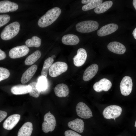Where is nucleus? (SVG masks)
<instances>
[{"label": "nucleus", "instance_id": "3", "mask_svg": "<svg viewBox=\"0 0 136 136\" xmlns=\"http://www.w3.org/2000/svg\"><path fill=\"white\" fill-rule=\"evenodd\" d=\"M99 24L96 21L87 20L82 21L77 23L76 29L78 32L85 33L91 32L97 30Z\"/></svg>", "mask_w": 136, "mask_h": 136}, {"label": "nucleus", "instance_id": "8", "mask_svg": "<svg viewBox=\"0 0 136 136\" xmlns=\"http://www.w3.org/2000/svg\"><path fill=\"white\" fill-rule=\"evenodd\" d=\"M29 50V49L26 45L16 46L10 50L9 52V55L11 58L13 59L21 57L26 55Z\"/></svg>", "mask_w": 136, "mask_h": 136}, {"label": "nucleus", "instance_id": "29", "mask_svg": "<svg viewBox=\"0 0 136 136\" xmlns=\"http://www.w3.org/2000/svg\"><path fill=\"white\" fill-rule=\"evenodd\" d=\"M37 86L38 89L41 91L46 90L48 86L46 77L43 76L40 77L38 80Z\"/></svg>", "mask_w": 136, "mask_h": 136}, {"label": "nucleus", "instance_id": "41", "mask_svg": "<svg viewBox=\"0 0 136 136\" xmlns=\"http://www.w3.org/2000/svg\"></svg>", "mask_w": 136, "mask_h": 136}, {"label": "nucleus", "instance_id": "27", "mask_svg": "<svg viewBox=\"0 0 136 136\" xmlns=\"http://www.w3.org/2000/svg\"><path fill=\"white\" fill-rule=\"evenodd\" d=\"M103 1L102 0H92L89 3L83 6L82 9L86 11L95 8L101 4Z\"/></svg>", "mask_w": 136, "mask_h": 136}, {"label": "nucleus", "instance_id": "13", "mask_svg": "<svg viewBox=\"0 0 136 136\" xmlns=\"http://www.w3.org/2000/svg\"><path fill=\"white\" fill-rule=\"evenodd\" d=\"M18 5L16 3L7 1L0 2V13H4L13 12L18 8Z\"/></svg>", "mask_w": 136, "mask_h": 136}, {"label": "nucleus", "instance_id": "17", "mask_svg": "<svg viewBox=\"0 0 136 136\" xmlns=\"http://www.w3.org/2000/svg\"><path fill=\"white\" fill-rule=\"evenodd\" d=\"M37 69V66L33 65L28 68L23 74L21 79V82L23 84L28 82L35 73Z\"/></svg>", "mask_w": 136, "mask_h": 136}, {"label": "nucleus", "instance_id": "23", "mask_svg": "<svg viewBox=\"0 0 136 136\" xmlns=\"http://www.w3.org/2000/svg\"><path fill=\"white\" fill-rule=\"evenodd\" d=\"M41 53L39 50H37L28 56L24 61L25 64L27 65H31L36 62L41 57Z\"/></svg>", "mask_w": 136, "mask_h": 136}, {"label": "nucleus", "instance_id": "20", "mask_svg": "<svg viewBox=\"0 0 136 136\" xmlns=\"http://www.w3.org/2000/svg\"><path fill=\"white\" fill-rule=\"evenodd\" d=\"M54 91L56 95L60 97H66L70 92L68 86L63 83L57 84L54 88Z\"/></svg>", "mask_w": 136, "mask_h": 136}, {"label": "nucleus", "instance_id": "9", "mask_svg": "<svg viewBox=\"0 0 136 136\" xmlns=\"http://www.w3.org/2000/svg\"><path fill=\"white\" fill-rule=\"evenodd\" d=\"M77 115L81 118L88 119L92 117V111L89 107L85 103L79 102L76 107Z\"/></svg>", "mask_w": 136, "mask_h": 136}, {"label": "nucleus", "instance_id": "32", "mask_svg": "<svg viewBox=\"0 0 136 136\" xmlns=\"http://www.w3.org/2000/svg\"><path fill=\"white\" fill-rule=\"evenodd\" d=\"M65 136H82L77 132L71 130L66 131L64 132Z\"/></svg>", "mask_w": 136, "mask_h": 136}, {"label": "nucleus", "instance_id": "6", "mask_svg": "<svg viewBox=\"0 0 136 136\" xmlns=\"http://www.w3.org/2000/svg\"><path fill=\"white\" fill-rule=\"evenodd\" d=\"M122 110V109L119 106L111 105L105 109L103 114L104 118L106 119H113L119 117L121 114Z\"/></svg>", "mask_w": 136, "mask_h": 136}, {"label": "nucleus", "instance_id": "1", "mask_svg": "<svg viewBox=\"0 0 136 136\" xmlns=\"http://www.w3.org/2000/svg\"><path fill=\"white\" fill-rule=\"evenodd\" d=\"M61 12L58 7H54L49 10L39 20L38 24L41 27L47 26L53 23L58 18Z\"/></svg>", "mask_w": 136, "mask_h": 136}, {"label": "nucleus", "instance_id": "10", "mask_svg": "<svg viewBox=\"0 0 136 136\" xmlns=\"http://www.w3.org/2000/svg\"><path fill=\"white\" fill-rule=\"evenodd\" d=\"M112 86V83L109 80L104 78L95 83L93 85V88L97 92L103 91H107L110 89Z\"/></svg>", "mask_w": 136, "mask_h": 136}, {"label": "nucleus", "instance_id": "19", "mask_svg": "<svg viewBox=\"0 0 136 136\" xmlns=\"http://www.w3.org/2000/svg\"><path fill=\"white\" fill-rule=\"evenodd\" d=\"M31 90V87L28 85H18L12 87L11 90L14 94L21 95L29 93Z\"/></svg>", "mask_w": 136, "mask_h": 136}, {"label": "nucleus", "instance_id": "26", "mask_svg": "<svg viewBox=\"0 0 136 136\" xmlns=\"http://www.w3.org/2000/svg\"><path fill=\"white\" fill-rule=\"evenodd\" d=\"M25 44L28 47H39L41 45V40L38 37L34 36L31 38L25 41Z\"/></svg>", "mask_w": 136, "mask_h": 136}, {"label": "nucleus", "instance_id": "14", "mask_svg": "<svg viewBox=\"0 0 136 136\" xmlns=\"http://www.w3.org/2000/svg\"><path fill=\"white\" fill-rule=\"evenodd\" d=\"M118 25L116 24L110 23L102 27L97 31V35L103 37L110 34L116 31L118 29Z\"/></svg>", "mask_w": 136, "mask_h": 136}, {"label": "nucleus", "instance_id": "5", "mask_svg": "<svg viewBox=\"0 0 136 136\" xmlns=\"http://www.w3.org/2000/svg\"><path fill=\"white\" fill-rule=\"evenodd\" d=\"M68 66L65 62L57 61L53 64L50 67L49 71V75L53 77H56L67 70Z\"/></svg>", "mask_w": 136, "mask_h": 136}, {"label": "nucleus", "instance_id": "2", "mask_svg": "<svg viewBox=\"0 0 136 136\" xmlns=\"http://www.w3.org/2000/svg\"><path fill=\"white\" fill-rule=\"evenodd\" d=\"M20 25L17 21L12 22L6 26L2 31L1 37L3 40H10L16 36L20 30Z\"/></svg>", "mask_w": 136, "mask_h": 136}, {"label": "nucleus", "instance_id": "16", "mask_svg": "<svg viewBox=\"0 0 136 136\" xmlns=\"http://www.w3.org/2000/svg\"><path fill=\"white\" fill-rule=\"evenodd\" d=\"M108 49L110 51L116 54H122L125 52V46L122 43L116 41L111 42L108 45Z\"/></svg>", "mask_w": 136, "mask_h": 136}, {"label": "nucleus", "instance_id": "34", "mask_svg": "<svg viewBox=\"0 0 136 136\" xmlns=\"http://www.w3.org/2000/svg\"><path fill=\"white\" fill-rule=\"evenodd\" d=\"M6 57L5 53L1 49H0V60L5 59Z\"/></svg>", "mask_w": 136, "mask_h": 136}, {"label": "nucleus", "instance_id": "12", "mask_svg": "<svg viewBox=\"0 0 136 136\" xmlns=\"http://www.w3.org/2000/svg\"><path fill=\"white\" fill-rule=\"evenodd\" d=\"M20 115L18 114H14L8 117L3 124V127L8 130L12 129L19 121Z\"/></svg>", "mask_w": 136, "mask_h": 136}, {"label": "nucleus", "instance_id": "21", "mask_svg": "<svg viewBox=\"0 0 136 136\" xmlns=\"http://www.w3.org/2000/svg\"><path fill=\"white\" fill-rule=\"evenodd\" d=\"M33 129L32 123L30 122H26L19 129L17 136H30Z\"/></svg>", "mask_w": 136, "mask_h": 136}, {"label": "nucleus", "instance_id": "22", "mask_svg": "<svg viewBox=\"0 0 136 136\" xmlns=\"http://www.w3.org/2000/svg\"><path fill=\"white\" fill-rule=\"evenodd\" d=\"M61 41L65 45H74L78 44L80 41V40L76 35L68 34L62 37Z\"/></svg>", "mask_w": 136, "mask_h": 136}, {"label": "nucleus", "instance_id": "7", "mask_svg": "<svg viewBox=\"0 0 136 136\" xmlns=\"http://www.w3.org/2000/svg\"><path fill=\"white\" fill-rule=\"evenodd\" d=\"M133 83L131 78L129 76H125L121 82L120 87L121 94L124 96H127L131 92Z\"/></svg>", "mask_w": 136, "mask_h": 136}, {"label": "nucleus", "instance_id": "30", "mask_svg": "<svg viewBox=\"0 0 136 136\" xmlns=\"http://www.w3.org/2000/svg\"><path fill=\"white\" fill-rule=\"evenodd\" d=\"M10 72L7 69L0 67V81L7 79L9 76Z\"/></svg>", "mask_w": 136, "mask_h": 136}, {"label": "nucleus", "instance_id": "15", "mask_svg": "<svg viewBox=\"0 0 136 136\" xmlns=\"http://www.w3.org/2000/svg\"><path fill=\"white\" fill-rule=\"evenodd\" d=\"M98 69V66L96 64H93L88 66L84 73L83 80L87 81L91 79L96 74Z\"/></svg>", "mask_w": 136, "mask_h": 136}, {"label": "nucleus", "instance_id": "36", "mask_svg": "<svg viewBox=\"0 0 136 136\" xmlns=\"http://www.w3.org/2000/svg\"><path fill=\"white\" fill-rule=\"evenodd\" d=\"M132 34L134 38L136 39V27L133 31Z\"/></svg>", "mask_w": 136, "mask_h": 136}, {"label": "nucleus", "instance_id": "28", "mask_svg": "<svg viewBox=\"0 0 136 136\" xmlns=\"http://www.w3.org/2000/svg\"><path fill=\"white\" fill-rule=\"evenodd\" d=\"M37 84V83L32 82L28 84L31 87L30 91L29 93L30 95L36 98L39 97L41 91L38 88Z\"/></svg>", "mask_w": 136, "mask_h": 136}, {"label": "nucleus", "instance_id": "37", "mask_svg": "<svg viewBox=\"0 0 136 136\" xmlns=\"http://www.w3.org/2000/svg\"><path fill=\"white\" fill-rule=\"evenodd\" d=\"M133 6L136 10V0H133Z\"/></svg>", "mask_w": 136, "mask_h": 136}, {"label": "nucleus", "instance_id": "38", "mask_svg": "<svg viewBox=\"0 0 136 136\" xmlns=\"http://www.w3.org/2000/svg\"><path fill=\"white\" fill-rule=\"evenodd\" d=\"M55 57V56L54 55H52L51 56V57L53 59Z\"/></svg>", "mask_w": 136, "mask_h": 136}, {"label": "nucleus", "instance_id": "35", "mask_svg": "<svg viewBox=\"0 0 136 136\" xmlns=\"http://www.w3.org/2000/svg\"><path fill=\"white\" fill-rule=\"evenodd\" d=\"M92 0H82L81 3L82 4H87L90 3Z\"/></svg>", "mask_w": 136, "mask_h": 136}, {"label": "nucleus", "instance_id": "4", "mask_svg": "<svg viewBox=\"0 0 136 136\" xmlns=\"http://www.w3.org/2000/svg\"><path fill=\"white\" fill-rule=\"evenodd\" d=\"M44 122L42 125L43 131L46 133L53 131L56 125V119L54 115L49 111L44 115Z\"/></svg>", "mask_w": 136, "mask_h": 136}, {"label": "nucleus", "instance_id": "31", "mask_svg": "<svg viewBox=\"0 0 136 136\" xmlns=\"http://www.w3.org/2000/svg\"><path fill=\"white\" fill-rule=\"evenodd\" d=\"M10 17L7 14L0 15V27L3 26L8 23L10 21Z\"/></svg>", "mask_w": 136, "mask_h": 136}, {"label": "nucleus", "instance_id": "40", "mask_svg": "<svg viewBox=\"0 0 136 136\" xmlns=\"http://www.w3.org/2000/svg\"><path fill=\"white\" fill-rule=\"evenodd\" d=\"M114 120H116V118H114L113 119Z\"/></svg>", "mask_w": 136, "mask_h": 136}, {"label": "nucleus", "instance_id": "39", "mask_svg": "<svg viewBox=\"0 0 136 136\" xmlns=\"http://www.w3.org/2000/svg\"><path fill=\"white\" fill-rule=\"evenodd\" d=\"M134 126L136 127V121L135 122V124L134 125Z\"/></svg>", "mask_w": 136, "mask_h": 136}, {"label": "nucleus", "instance_id": "18", "mask_svg": "<svg viewBox=\"0 0 136 136\" xmlns=\"http://www.w3.org/2000/svg\"><path fill=\"white\" fill-rule=\"evenodd\" d=\"M68 127L80 133H82L84 128V123L81 119L76 118L68 122Z\"/></svg>", "mask_w": 136, "mask_h": 136}, {"label": "nucleus", "instance_id": "11", "mask_svg": "<svg viewBox=\"0 0 136 136\" xmlns=\"http://www.w3.org/2000/svg\"><path fill=\"white\" fill-rule=\"evenodd\" d=\"M87 55V52L84 49L81 48L78 49L77 54L73 58L75 65L79 67L83 65L86 61Z\"/></svg>", "mask_w": 136, "mask_h": 136}, {"label": "nucleus", "instance_id": "24", "mask_svg": "<svg viewBox=\"0 0 136 136\" xmlns=\"http://www.w3.org/2000/svg\"><path fill=\"white\" fill-rule=\"evenodd\" d=\"M111 1H107L102 3L94 9L95 12L97 14L103 13L110 8L113 5Z\"/></svg>", "mask_w": 136, "mask_h": 136}, {"label": "nucleus", "instance_id": "25", "mask_svg": "<svg viewBox=\"0 0 136 136\" xmlns=\"http://www.w3.org/2000/svg\"><path fill=\"white\" fill-rule=\"evenodd\" d=\"M54 60L51 57H49L45 60L41 72V76L46 77L49 70L53 64Z\"/></svg>", "mask_w": 136, "mask_h": 136}, {"label": "nucleus", "instance_id": "33", "mask_svg": "<svg viewBox=\"0 0 136 136\" xmlns=\"http://www.w3.org/2000/svg\"><path fill=\"white\" fill-rule=\"evenodd\" d=\"M7 113L5 111H0V122H1L7 116Z\"/></svg>", "mask_w": 136, "mask_h": 136}]
</instances>
